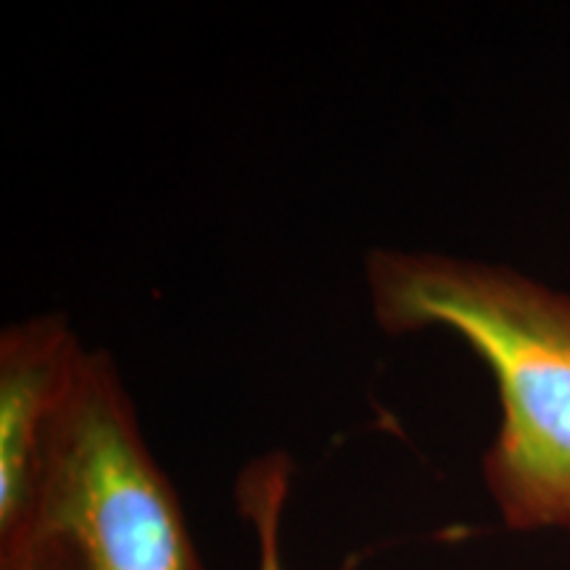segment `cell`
Masks as SVG:
<instances>
[{
  "label": "cell",
  "mask_w": 570,
  "mask_h": 570,
  "mask_svg": "<svg viewBox=\"0 0 570 570\" xmlns=\"http://www.w3.org/2000/svg\"><path fill=\"white\" fill-rule=\"evenodd\" d=\"M370 309L391 336L449 331L497 383L483 483L510 531L570 533V296L504 265L373 248Z\"/></svg>",
  "instance_id": "cell-1"
},
{
  "label": "cell",
  "mask_w": 570,
  "mask_h": 570,
  "mask_svg": "<svg viewBox=\"0 0 570 570\" xmlns=\"http://www.w3.org/2000/svg\"><path fill=\"white\" fill-rule=\"evenodd\" d=\"M294 473L291 454L267 452L246 462L235 481V504L256 539V570H285L283 520Z\"/></svg>",
  "instance_id": "cell-4"
},
{
  "label": "cell",
  "mask_w": 570,
  "mask_h": 570,
  "mask_svg": "<svg viewBox=\"0 0 570 570\" xmlns=\"http://www.w3.org/2000/svg\"><path fill=\"white\" fill-rule=\"evenodd\" d=\"M0 570H209L114 360L88 348L21 491Z\"/></svg>",
  "instance_id": "cell-2"
},
{
  "label": "cell",
  "mask_w": 570,
  "mask_h": 570,
  "mask_svg": "<svg viewBox=\"0 0 570 570\" xmlns=\"http://www.w3.org/2000/svg\"><path fill=\"white\" fill-rule=\"evenodd\" d=\"M88 354L61 315H40L0 333V518L17 508Z\"/></svg>",
  "instance_id": "cell-3"
}]
</instances>
